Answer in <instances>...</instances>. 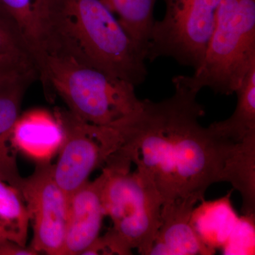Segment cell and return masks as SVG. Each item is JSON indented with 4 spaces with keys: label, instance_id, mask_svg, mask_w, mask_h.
Here are the masks:
<instances>
[{
    "label": "cell",
    "instance_id": "obj_4",
    "mask_svg": "<svg viewBox=\"0 0 255 255\" xmlns=\"http://www.w3.org/2000/svg\"><path fill=\"white\" fill-rule=\"evenodd\" d=\"M36 65L46 91L60 96L68 110L87 123L110 126L140 105L132 84L58 50L44 52Z\"/></svg>",
    "mask_w": 255,
    "mask_h": 255
},
{
    "label": "cell",
    "instance_id": "obj_1",
    "mask_svg": "<svg viewBox=\"0 0 255 255\" xmlns=\"http://www.w3.org/2000/svg\"><path fill=\"white\" fill-rule=\"evenodd\" d=\"M174 93L160 102L140 100L131 114L112 125L122 139V150L155 187L165 203L203 201L207 189L230 183L241 193L243 212L255 210V140L237 142L212 126L203 127L197 92L172 80Z\"/></svg>",
    "mask_w": 255,
    "mask_h": 255
},
{
    "label": "cell",
    "instance_id": "obj_17",
    "mask_svg": "<svg viewBox=\"0 0 255 255\" xmlns=\"http://www.w3.org/2000/svg\"><path fill=\"white\" fill-rule=\"evenodd\" d=\"M30 217L21 194L0 179V241L26 246Z\"/></svg>",
    "mask_w": 255,
    "mask_h": 255
},
{
    "label": "cell",
    "instance_id": "obj_12",
    "mask_svg": "<svg viewBox=\"0 0 255 255\" xmlns=\"http://www.w3.org/2000/svg\"><path fill=\"white\" fill-rule=\"evenodd\" d=\"M63 141V128L58 116L43 109L21 114L11 137L13 147L36 162L50 161Z\"/></svg>",
    "mask_w": 255,
    "mask_h": 255
},
{
    "label": "cell",
    "instance_id": "obj_2",
    "mask_svg": "<svg viewBox=\"0 0 255 255\" xmlns=\"http://www.w3.org/2000/svg\"><path fill=\"white\" fill-rule=\"evenodd\" d=\"M49 7L44 52L58 50L135 87L145 82V53L100 0H50Z\"/></svg>",
    "mask_w": 255,
    "mask_h": 255
},
{
    "label": "cell",
    "instance_id": "obj_11",
    "mask_svg": "<svg viewBox=\"0 0 255 255\" xmlns=\"http://www.w3.org/2000/svg\"><path fill=\"white\" fill-rule=\"evenodd\" d=\"M36 79L34 75H19L0 82V179L18 191L23 178L11 149V137L21 115L23 97L31 82Z\"/></svg>",
    "mask_w": 255,
    "mask_h": 255
},
{
    "label": "cell",
    "instance_id": "obj_5",
    "mask_svg": "<svg viewBox=\"0 0 255 255\" xmlns=\"http://www.w3.org/2000/svg\"><path fill=\"white\" fill-rule=\"evenodd\" d=\"M255 63V0H221L205 56L191 76L178 75L186 87L199 93H235Z\"/></svg>",
    "mask_w": 255,
    "mask_h": 255
},
{
    "label": "cell",
    "instance_id": "obj_14",
    "mask_svg": "<svg viewBox=\"0 0 255 255\" xmlns=\"http://www.w3.org/2000/svg\"><path fill=\"white\" fill-rule=\"evenodd\" d=\"M17 75L38 78V69L18 28L0 7V78Z\"/></svg>",
    "mask_w": 255,
    "mask_h": 255
},
{
    "label": "cell",
    "instance_id": "obj_19",
    "mask_svg": "<svg viewBox=\"0 0 255 255\" xmlns=\"http://www.w3.org/2000/svg\"><path fill=\"white\" fill-rule=\"evenodd\" d=\"M18 76H19V75H18ZM14 77H15V76H14ZM9 78H11V77H9ZM0 78V82H1V81H2V80H5V79H6V78Z\"/></svg>",
    "mask_w": 255,
    "mask_h": 255
},
{
    "label": "cell",
    "instance_id": "obj_3",
    "mask_svg": "<svg viewBox=\"0 0 255 255\" xmlns=\"http://www.w3.org/2000/svg\"><path fill=\"white\" fill-rule=\"evenodd\" d=\"M132 162L117 151L102 167L105 179L102 202L105 216L113 226L97 238L85 255H150L161 223L163 200L155 187L137 171Z\"/></svg>",
    "mask_w": 255,
    "mask_h": 255
},
{
    "label": "cell",
    "instance_id": "obj_10",
    "mask_svg": "<svg viewBox=\"0 0 255 255\" xmlns=\"http://www.w3.org/2000/svg\"><path fill=\"white\" fill-rule=\"evenodd\" d=\"M198 201L178 199L165 203L161 211V223L150 255H210L214 250L204 241L193 222Z\"/></svg>",
    "mask_w": 255,
    "mask_h": 255
},
{
    "label": "cell",
    "instance_id": "obj_18",
    "mask_svg": "<svg viewBox=\"0 0 255 255\" xmlns=\"http://www.w3.org/2000/svg\"><path fill=\"white\" fill-rule=\"evenodd\" d=\"M37 255L32 248L21 246L14 242L0 241V255Z\"/></svg>",
    "mask_w": 255,
    "mask_h": 255
},
{
    "label": "cell",
    "instance_id": "obj_9",
    "mask_svg": "<svg viewBox=\"0 0 255 255\" xmlns=\"http://www.w3.org/2000/svg\"><path fill=\"white\" fill-rule=\"evenodd\" d=\"M103 172L92 182L87 181L68 196V219L62 255H85L100 237L105 216L102 189Z\"/></svg>",
    "mask_w": 255,
    "mask_h": 255
},
{
    "label": "cell",
    "instance_id": "obj_7",
    "mask_svg": "<svg viewBox=\"0 0 255 255\" xmlns=\"http://www.w3.org/2000/svg\"><path fill=\"white\" fill-rule=\"evenodd\" d=\"M55 113L63 128V141L53 164V177L69 196L88 181L93 171L102 168L123 143L114 126L87 123L68 110L57 109Z\"/></svg>",
    "mask_w": 255,
    "mask_h": 255
},
{
    "label": "cell",
    "instance_id": "obj_6",
    "mask_svg": "<svg viewBox=\"0 0 255 255\" xmlns=\"http://www.w3.org/2000/svg\"><path fill=\"white\" fill-rule=\"evenodd\" d=\"M164 1L165 15L154 23L146 60L167 57L197 70L205 56L221 0Z\"/></svg>",
    "mask_w": 255,
    "mask_h": 255
},
{
    "label": "cell",
    "instance_id": "obj_8",
    "mask_svg": "<svg viewBox=\"0 0 255 255\" xmlns=\"http://www.w3.org/2000/svg\"><path fill=\"white\" fill-rule=\"evenodd\" d=\"M53 164L36 162L34 172L23 178L18 192L33 226L31 246L37 254L62 255L66 231L68 196L55 182Z\"/></svg>",
    "mask_w": 255,
    "mask_h": 255
},
{
    "label": "cell",
    "instance_id": "obj_16",
    "mask_svg": "<svg viewBox=\"0 0 255 255\" xmlns=\"http://www.w3.org/2000/svg\"><path fill=\"white\" fill-rule=\"evenodd\" d=\"M112 11L128 36L145 53L155 20L157 0H100Z\"/></svg>",
    "mask_w": 255,
    "mask_h": 255
},
{
    "label": "cell",
    "instance_id": "obj_15",
    "mask_svg": "<svg viewBox=\"0 0 255 255\" xmlns=\"http://www.w3.org/2000/svg\"><path fill=\"white\" fill-rule=\"evenodd\" d=\"M235 93L238 102L231 117L211 125L235 141L255 140V63L247 72Z\"/></svg>",
    "mask_w": 255,
    "mask_h": 255
},
{
    "label": "cell",
    "instance_id": "obj_13",
    "mask_svg": "<svg viewBox=\"0 0 255 255\" xmlns=\"http://www.w3.org/2000/svg\"><path fill=\"white\" fill-rule=\"evenodd\" d=\"M50 0H0V7L12 20L35 62L49 39Z\"/></svg>",
    "mask_w": 255,
    "mask_h": 255
}]
</instances>
